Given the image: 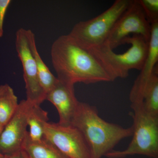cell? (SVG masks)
Here are the masks:
<instances>
[{
    "label": "cell",
    "instance_id": "6da1fadb",
    "mask_svg": "<svg viewBox=\"0 0 158 158\" xmlns=\"http://www.w3.org/2000/svg\"><path fill=\"white\" fill-rule=\"evenodd\" d=\"M51 56L57 78L61 81L74 85L112 81L90 51L79 45L69 34L54 41Z\"/></svg>",
    "mask_w": 158,
    "mask_h": 158
},
{
    "label": "cell",
    "instance_id": "7a4b0ae2",
    "mask_svg": "<svg viewBox=\"0 0 158 158\" xmlns=\"http://www.w3.org/2000/svg\"><path fill=\"white\" fill-rule=\"evenodd\" d=\"M70 125L84 136L91 158L105 156L121 140L133 135L132 126L124 128L105 121L99 116L96 107L80 102Z\"/></svg>",
    "mask_w": 158,
    "mask_h": 158
},
{
    "label": "cell",
    "instance_id": "3957f363",
    "mask_svg": "<svg viewBox=\"0 0 158 158\" xmlns=\"http://www.w3.org/2000/svg\"><path fill=\"white\" fill-rule=\"evenodd\" d=\"M149 40L133 34L125 40L123 44L131 47L126 52L116 54L106 44L88 50L100 63L112 81L125 78L131 69L140 70L148 54Z\"/></svg>",
    "mask_w": 158,
    "mask_h": 158
},
{
    "label": "cell",
    "instance_id": "277c9868",
    "mask_svg": "<svg viewBox=\"0 0 158 158\" xmlns=\"http://www.w3.org/2000/svg\"><path fill=\"white\" fill-rule=\"evenodd\" d=\"M133 110V138L126 149L113 150L105 156L124 158L129 156L142 155L158 158V116L147 113L142 104H131Z\"/></svg>",
    "mask_w": 158,
    "mask_h": 158
},
{
    "label": "cell",
    "instance_id": "5b68a950",
    "mask_svg": "<svg viewBox=\"0 0 158 158\" xmlns=\"http://www.w3.org/2000/svg\"><path fill=\"white\" fill-rule=\"evenodd\" d=\"M132 2V0H116L96 17L77 23L69 35L79 45L88 50L104 44L116 22Z\"/></svg>",
    "mask_w": 158,
    "mask_h": 158
},
{
    "label": "cell",
    "instance_id": "8992f818",
    "mask_svg": "<svg viewBox=\"0 0 158 158\" xmlns=\"http://www.w3.org/2000/svg\"><path fill=\"white\" fill-rule=\"evenodd\" d=\"M151 25L148 23L138 0L131 3L116 22L105 44L112 50L123 44L131 34L141 35L149 40Z\"/></svg>",
    "mask_w": 158,
    "mask_h": 158
},
{
    "label": "cell",
    "instance_id": "52a82bcc",
    "mask_svg": "<svg viewBox=\"0 0 158 158\" xmlns=\"http://www.w3.org/2000/svg\"><path fill=\"white\" fill-rule=\"evenodd\" d=\"M44 138L54 144L69 158H91L85 138L77 128L71 125H62L59 123L47 122Z\"/></svg>",
    "mask_w": 158,
    "mask_h": 158
},
{
    "label": "cell",
    "instance_id": "ba28073f",
    "mask_svg": "<svg viewBox=\"0 0 158 158\" xmlns=\"http://www.w3.org/2000/svg\"><path fill=\"white\" fill-rule=\"evenodd\" d=\"M27 29L20 28L15 33V46L23 71L27 100L39 105L46 100V94L38 77L37 65L29 45Z\"/></svg>",
    "mask_w": 158,
    "mask_h": 158
},
{
    "label": "cell",
    "instance_id": "9c48e42d",
    "mask_svg": "<svg viewBox=\"0 0 158 158\" xmlns=\"http://www.w3.org/2000/svg\"><path fill=\"white\" fill-rule=\"evenodd\" d=\"M34 104L23 100L19 104L16 112L4 126L0 136V152L8 156L22 149L28 131L27 120Z\"/></svg>",
    "mask_w": 158,
    "mask_h": 158
},
{
    "label": "cell",
    "instance_id": "30bf717a",
    "mask_svg": "<svg viewBox=\"0 0 158 158\" xmlns=\"http://www.w3.org/2000/svg\"><path fill=\"white\" fill-rule=\"evenodd\" d=\"M158 62V22L151 25L149 49L147 58L140 71L130 94V100L131 104L142 103V95L148 82L153 74L158 70L156 64Z\"/></svg>",
    "mask_w": 158,
    "mask_h": 158
},
{
    "label": "cell",
    "instance_id": "8fae6325",
    "mask_svg": "<svg viewBox=\"0 0 158 158\" xmlns=\"http://www.w3.org/2000/svg\"><path fill=\"white\" fill-rule=\"evenodd\" d=\"M74 85L58 80L52 90L46 94V100L56 107L59 113V123L69 125L79 102L75 94Z\"/></svg>",
    "mask_w": 158,
    "mask_h": 158
},
{
    "label": "cell",
    "instance_id": "7c38bea8",
    "mask_svg": "<svg viewBox=\"0 0 158 158\" xmlns=\"http://www.w3.org/2000/svg\"><path fill=\"white\" fill-rule=\"evenodd\" d=\"M22 149L26 153L29 158H69L44 138L39 141L31 140L28 131Z\"/></svg>",
    "mask_w": 158,
    "mask_h": 158
},
{
    "label": "cell",
    "instance_id": "4fadbf2b",
    "mask_svg": "<svg viewBox=\"0 0 158 158\" xmlns=\"http://www.w3.org/2000/svg\"><path fill=\"white\" fill-rule=\"evenodd\" d=\"M26 33L29 46L37 65L40 81L46 94H47L52 90L56 84L58 79L51 73L38 52L36 45L35 35L33 31L29 29L26 30Z\"/></svg>",
    "mask_w": 158,
    "mask_h": 158
},
{
    "label": "cell",
    "instance_id": "5bb4252c",
    "mask_svg": "<svg viewBox=\"0 0 158 158\" xmlns=\"http://www.w3.org/2000/svg\"><path fill=\"white\" fill-rule=\"evenodd\" d=\"M48 113L39 105H34L28 117L29 137L34 141H39L44 138L45 125L48 122Z\"/></svg>",
    "mask_w": 158,
    "mask_h": 158
},
{
    "label": "cell",
    "instance_id": "9a60e30c",
    "mask_svg": "<svg viewBox=\"0 0 158 158\" xmlns=\"http://www.w3.org/2000/svg\"><path fill=\"white\" fill-rule=\"evenodd\" d=\"M144 110L152 116H158V70L153 74L144 88L142 95Z\"/></svg>",
    "mask_w": 158,
    "mask_h": 158
},
{
    "label": "cell",
    "instance_id": "2e32d148",
    "mask_svg": "<svg viewBox=\"0 0 158 158\" xmlns=\"http://www.w3.org/2000/svg\"><path fill=\"white\" fill-rule=\"evenodd\" d=\"M19 104L14 90L9 85L0 94V123L5 126L16 112Z\"/></svg>",
    "mask_w": 158,
    "mask_h": 158
},
{
    "label": "cell",
    "instance_id": "e0dca14e",
    "mask_svg": "<svg viewBox=\"0 0 158 158\" xmlns=\"http://www.w3.org/2000/svg\"><path fill=\"white\" fill-rule=\"evenodd\" d=\"M145 17L151 25L158 22V0H138Z\"/></svg>",
    "mask_w": 158,
    "mask_h": 158
},
{
    "label": "cell",
    "instance_id": "ac0fdd59",
    "mask_svg": "<svg viewBox=\"0 0 158 158\" xmlns=\"http://www.w3.org/2000/svg\"><path fill=\"white\" fill-rule=\"evenodd\" d=\"M11 1L10 0H0V38L4 34V23L6 11Z\"/></svg>",
    "mask_w": 158,
    "mask_h": 158
},
{
    "label": "cell",
    "instance_id": "d6986e66",
    "mask_svg": "<svg viewBox=\"0 0 158 158\" xmlns=\"http://www.w3.org/2000/svg\"><path fill=\"white\" fill-rule=\"evenodd\" d=\"M5 158H29V157L23 149H21L9 155L5 156Z\"/></svg>",
    "mask_w": 158,
    "mask_h": 158
},
{
    "label": "cell",
    "instance_id": "ffe728a7",
    "mask_svg": "<svg viewBox=\"0 0 158 158\" xmlns=\"http://www.w3.org/2000/svg\"><path fill=\"white\" fill-rule=\"evenodd\" d=\"M9 85L7 84H5V85H0V94L2 93L5 90H6Z\"/></svg>",
    "mask_w": 158,
    "mask_h": 158
},
{
    "label": "cell",
    "instance_id": "44dd1931",
    "mask_svg": "<svg viewBox=\"0 0 158 158\" xmlns=\"http://www.w3.org/2000/svg\"><path fill=\"white\" fill-rule=\"evenodd\" d=\"M4 127V126H3L0 123V136H1V134H2V132Z\"/></svg>",
    "mask_w": 158,
    "mask_h": 158
},
{
    "label": "cell",
    "instance_id": "7402d4cb",
    "mask_svg": "<svg viewBox=\"0 0 158 158\" xmlns=\"http://www.w3.org/2000/svg\"><path fill=\"white\" fill-rule=\"evenodd\" d=\"M0 158H5V156L3 155L1 152H0Z\"/></svg>",
    "mask_w": 158,
    "mask_h": 158
}]
</instances>
